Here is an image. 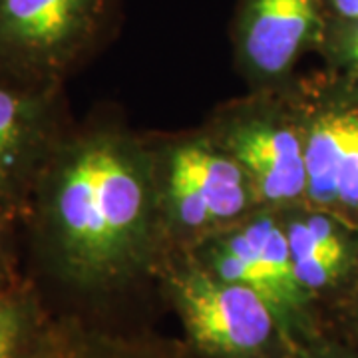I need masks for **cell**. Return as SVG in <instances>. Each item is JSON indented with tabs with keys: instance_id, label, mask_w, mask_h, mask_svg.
Returning <instances> with one entry per match:
<instances>
[{
	"instance_id": "cell-2",
	"label": "cell",
	"mask_w": 358,
	"mask_h": 358,
	"mask_svg": "<svg viewBox=\"0 0 358 358\" xmlns=\"http://www.w3.org/2000/svg\"><path fill=\"white\" fill-rule=\"evenodd\" d=\"M148 138L169 253L192 251L261 207L241 167L201 126Z\"/></svg>"
},
{
	"instance_id": "cell-4",
	"label": "cell",
	"mask_w": 358,
	"mask_h": 358,
	"mask_svg": "<svg viewBox=\"0 0 358 358\" xmlns=\"http://www.w3.org/2000/svg\"><path fill=\"white\" fill-rule=\"evenodd\" d=\"M201 128L241 167L261 207L277 211L307 201L296 80L287 88L245 90L215 106Z\"/></svg>"
},
{
	"instance_id": "cell-7",
	"label": "cell",
	"mask_w": 358,
	"mask_h": 358,
	"mask_svg": "<svg viewBox=\"0 0 358 358\" xmlns=\"http://www.w3.org/2000/svg\"><path fill=\"white\" fill-rule=\"evenodd\" d=\"M307 201L358 223V82L327 70L299 74Z\"/></svg>"
},
{
	"instance_id": "cell-10",
	"label": "cell",
	"mask_w": 358,
	"mask_h": 358,
	"mask_svg": "<svg viewBox=\"0 0 358 358\" xmlns=\"http://www.w3.org/2000/svg\"><path fill=\"white\" fill-rule=\"evenodd\" d=\"M301 287L329 324L358 289V223L319 205L277 209Z\"/></svg>"
},
{
	"instance_id": "cell-3",
	"label": "cell",
	"mask_w": 358,
	"mask_h": 358,
	"mask_svg": "<svg viewBox=\"0 0 358 358\" xmlns=\"http://www.w3.org/2000/svg\"><path fill=\"white\" fill-rule=\"evenodd\" d=\"M155 293L176 315L181 338L203 358H294L299 343L263 296L225 281L187 251H171Z\"/></svg>"
},
{
	"instance_id": "cell-15",
	"label": "cell",
	"mask_w": 358,
	"mask_h": 358,
	"mask_svg": "<svg viewBox=\"0 0 358 358\" xmlns=\"http://www.w3.org/2000/svg\"><path fill=\"white\" fill-rule=\"evenodd\" d=\"M14 225L10 221H2L0 219V291L13 287L20 279L18 273V257L14 249Z\"/></svg>"
},
{
	"instance_id": "cell-8",
	"label": "cell",
	"mask_w": 358,
	"mask_h": 358,
	"mask_svg": "<svg viewBox=\"0 0 358 358\" xmlns=\"http://www.w3.org/2000/svg\"><path fill=\"white\" fill-rule=\"evenodd\" d=\"M327 24L324 0H235L229 40L247 90L287 88L299 64L317 54Z\"/></svg>"
},
{
	"instance_id": "cell-6",
	"label": "cell",
	"mask_w": 358,
	"mask_h": 358,
	"mask_svg": "<svg viewBox=\"0 0 358 358\" xmlns=\"http://www.w3.org/2000/svg\"><path fill=\"white\" fill-rule=\"evenodd\" d=\"M187 253L213 275L263 296L299 345L331 333L322 313L294 275L289 245L275 209L259 207Z\"/></svg>"
},
{
	"instance_id": "cell-12",
	"label": "cell",
	"mask_w": 358,
	"mask_h": 358,
	"mask_svg": "<svg viewBox=\"0 0 358 358\" xmlns=\"http://www.w3.org/2000/svg\"><path fill=\"white\" fill-rule=\"evenodd\" d=\"M60 324L62 313L52 310L34 279L0 291V358H44Z\"/></svg>"
},
{
	"instance_id": "cell-16",
	"label": "cell",
	"mask_w": 358,
	"mask_h": 358,
	"mask_svg": "<svg viewBox=\"0 0 358 358\" xmlns=\"http://www.w3.org/2000/svg\"><path fill=\"white\" fill-rule=\"evenodd\" d=\"M331 333L358 345V289L331 320Z\"/></svg>"
},
{
	"instance_id": "cell-17",
	"label": "cell",
	"mask_w": 358,
	"mask_h": 358,
	"mask_svg": "<svg viewBox=\"0 0 358 358\" xmlns=\"http://www.w3.org/2000/svg\"><path fill=\"white\" fill-rule=\"evenodd\" d=\"M327 16L358 18V0H324Z\"/></svg>"
},
{
	"instance_id": "cell-14",
	"label": "cell",
	"mask_w": 358,
	"mask_h": 358,
	"mask_svg": "<svg viewBox=\"0 0 358 358\" xmlns=\"http://www.w3.org/2000/svg\"><path fill=\"white\" fill-rule=\"evenodd\" d=\"M294 358H358V345L334 333H324L299 346Z\"/></svg>"
},
{
	"instance_id": "cell-1",
	"label": "cell",
	"mask_w": 358,
	"mask_h": 358,
	"mask_svg": "<svg viewBox=\"0 0 358 358\" xmlns=\"http://www.w3.org/2000/svg\"><path fill=\"white\" fill-rule=\"evenodd\" d=\"M40 271L82 310L108 320L148 289L169 255L148 134L114 117L70 126L26 213Z\"/></svg>"
},
{
	"instance_id": "cell-5",
	"label": "cell",
	"mask_w": 358,
	"mask_h": 358,
	"mask_svg": "<svg viewBox=\"0 0 358 358\" xmlns=\"http://www.w3.org/2000/svg\"><path fill=\"white\" fill-rule=\"evenodd\" d=\"M122 0H0V74L64 86L114 38Z\"/></svg>"
},
{
	"instance_id": "cell-13",
	"label": "cell",
	"mask_w": 358,
	"mask_h": 358,
	"mask_svg": "<svg viewBox=\"0 0 358 358\" xmlns=\"http://www.w3.org/2000/svg\"><path fill=\"white\" fill-rule=\"evenodd\" d=\"M317 56L322 70L358 82V18L327 16Z\"/></svg>"
},
{
	"instance_id": "cell-9",
	"label": "cell",
	"mask_w": 358,
	"mask_h": 358,
	"mask_svg": "<svg viewBox=\"0 0 358 358\" xmlns=\"http://www.w3.org/2000/svg\"><path fill=\"white\" fill-rule=\"evenodd\" d=\"M62 86L0 74V219L24 221L40 176L70 129Z\"/></svg>"
},
{
	"instance_id": "cell-11",
	"label": "cell",
	"mask_w": 358,
	"mask_h": 358,
	"mask_svg": "<svg viewBox=\"0 0 358 358\" xmlns=\"http://www.w3.org/2000/svg\"><path fill=\"white\" fill-rule=\"evenodd\" d=\"M44 358H203L183 338L141 327H115L62 313L60 333Z\"/></svg>"
}]
</instances>
